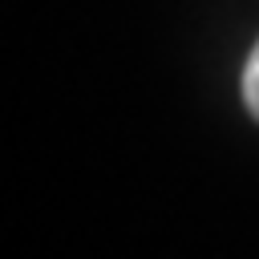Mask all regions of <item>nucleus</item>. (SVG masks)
<instances>
[{"label": "nucleus", "mask_w": 259, "mask_h": 259, "mask_svg": "<svg viewBox=\"0 0 259 259\" xmlns=\"http://www.w3.org/2000/svg\"><path fill=\"white\" fill-rule=\"evenodd\" d=\"M243 101L259 121V40H255V49L247 57V69H243Z\"/></svg>", "instance_id": "1"}]
</instances>
